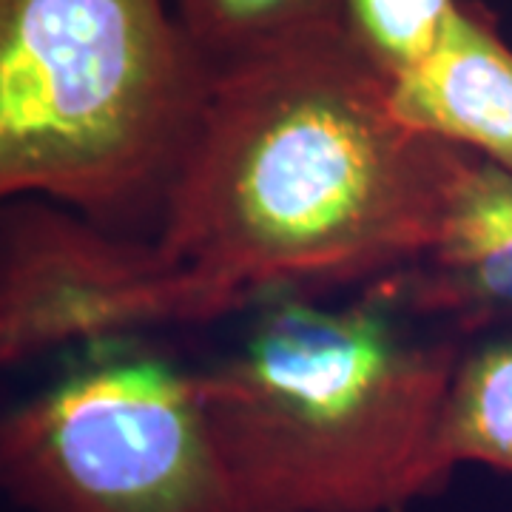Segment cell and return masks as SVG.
<instances>
[{
  "instance_id": "cell-9",
  "label": "cell",
  "mask_w": 512,
  "mask_h": 512,
  "mask_svg": "<svg viewBox=\"0 0 512 512\" xmlns=\"http://www.w3.org/2000/svg\"><path fill=\"white\" fill-rule=\"evenodd\" d=\"M174 9L211 66L339 26L336 0H174Z\"/></svg>"
},
{
  "instance_id": "cell-10",
  "label": "cell",
  "mask_w": 512,
  "mask_h": 512,
  "mask_svg": "<svg viewBox=\"0 0 512 512\" xmlns=\"http://www.w3.org/2000/svg\"><path fill=\"white\" fill-rule=\"evenodd\" d=\"M461 0H336L339 29L362 55L396 80L427 55Z\"/></svg>"
},
{
  "instance_id": "cell-1",
  "label": "cell",
  "mask_w": 512,
  "mask_h": 512,
  "mask_svg": "<svg viewBox=\"0 0 512 512\" xmlns=\"http://www.w3.org/2000/svg\"><path fill=\"white\" fill-rule=\"evenodd\" d=\"M476 154L407 123L339 26L214 66L165 191V254L234 308L376 282L433 242Z\"/></svg>"
},
{
  "instance_id": "cell-8",
  "label": "cell",
  "mask_w": 512,
  "mask_h": 512,
  "mask_svg": "<svg viewBox=\"0 0 512 512\" xmlns=\"http://www.w3.org/2000/svg\"><path fill=\"white\" fill-rule=\"evenodd\" d=\"M433 464L444 484L461 464L512 476V330L461 348L439 413Z\"/></svg>"
},
{
  "instance_id": "cell-7",
  "label": "cell",
  "mask_w": 512,
  "mask_h": 512,
  "mask_svg": "<svg viewBox=\"0 0 512 512\" xmlns=\"http://www.w3.org/2000/svg\"><path fill=\"white\" fill-rule=\"evenodd\" d=\"M393 103L407 123L512 174V46L484 3L447 15L433 49L393 80Z\"/></svg>"
},
{
  "instance_id": "cell-3",
  "label": "cell",
  "mask_w": 512,
  "mask_h": 512,
  "mask_svg": "<svg viewBox=\"0 0 512 512\" xmlns=\"http://www.w3.org/2000/svg\"><path fill=\"white\" fill-rule=\"evenodd\" d=\"M211 77L174 0H0V205L157 217Z\"/></svg>"
},
{
  "instance_id": "cell-5",
  "label": "cell",
  "mask_w": 512,
  "mask_h": 512,
  "mask_svg": "<svg viewBox=\"0 0 512 512\" xmlns=\"http://www.w3.org/2000/svg\"><path fill=\"white\" fill-rule=\"evenodd\" d=\"M228 313L220 293L154 237H131L43 197L0 205V370Z\"/></svg>"
},
{
  "instance_id": "cell-2",
  "label": "cell",
  "mask_w": 512,
  "mask_h": 512,
  "mask_svg": "<svg viewBox=\"0 0 512 512\" xmlns=\"http://www.w3.org/2000/svg\"><path fill=\"white\" fill-rule=\"evenodd\" d=\"M245 339L197 370L234 512H404L447 484L433 441L458 339H424L373 293L330 308L262 299Z\"/></svg>"
},
{
  "instance_id": "cell-4",
  "label": "cell",
  "mask_w": 512,
  "mask_h": 512,
  "mask_svg": "<svg viewBox=\"0 0 512 512\" xmlns=\"http://www.w3.org/2000/svg\"><path fill=\"white\" fill-rule=\"evenodd\" d=\"M0 493L29 512H234L197 370L143 339L80 348L0 410Z\"/></svg>"
},
{
  "instance_id": "cell-6",
  "label": "cell",
  "mask_w": 512,
  "mask_h": 512,
  "mask_svg": "<svg viewBox=\"0 0 512 512\" xmlns=\"http://www.w3.org/2000/svg\"><path fill=\"white\" fill-rule=\"evenodd\" d=\"M365 291L407 319H436L453 328L456 339L512 330L510 171L476 154L433 242Z\"/></svg>"
}]
</instances>
